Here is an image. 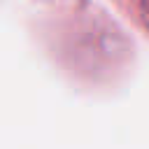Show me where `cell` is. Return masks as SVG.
Here are the masks:
<instances>
[{
  "instance_id": "6da1fadb",
  "label": "cell",
  "mask_w": 149,
  "mask_h": 149,
  "mask_svg": "<svg viewBox=\"0 0 149 149\" xmlns=\"http://www.w3.org/2000/svg\"><path fill=\"white\" fill-rule=\"evenodd\" d=\"M140 16H142V21L149 30V0H140Z\"/></svg>"
}]
</instances>
